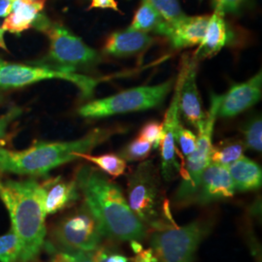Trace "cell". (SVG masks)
<instances>
[{"instance_id": "6da1fadb", "label": "cell", "mask_w": 262, "mask_h": 262, "mask_svg": "<svg viewBox=\"0 0 262 262\" xmlns=\"http://www.w3.org/2000/svg\"><path fill=\"white\" fill-rule=\"evenodd\" d=\"M74 180L84 204L101 225L105 238L113 242H126L142 241L147 237V227L131 211L122 188L102 171L83 165Z\"/></svg>"}, {"instance_id": "7a4b0ae2", "label": "cell", "mask_w": 262, "mask_h": 262, "mask_svg": "<svg viewBox=\"0 0 262 262\" xmlns=\"http://www.w3.org/2000/svg\"><path fill=\"white\" fill-rule=\"evenodd\" d=\"M0 199L6 207L11 228L21 244L19 262H33L46 242V213L41 184L36 180L0 179Z\"/></svg>"}, {"instance_id": "3957f363", "label": "cell", "mask_w": 262, "mask_h": 262, "mask_svg": "<svg viewBox=\"0 0 262 262\" xmlns=\"http://www.w3.org/2000/svg\"><path fill=\"white\" fill-rule=\"evenodd\" d=\"M120 128H95L85 136L66 142H39L23 150L0 148V172L44 176L50 171L75 161L78 154H88L120 132Z\"/></svg>"}, {"instance_id": "277c9868", "label": "cell", "mask_w": 262, "mask_h": 262, "mask_svg": "<svg viewBox=\"0 0 262 262\" xmlns=\"http://www.w3.org/2000/svg\"><path fill=\"white\" fill-rule=\"evenodd\" d=\"M127 203L147 229L159 231L178 226L171 216L159 169L151 160L141 162L128 176Z\"/></svg>"}, {"instance_id": "5b68a950", "label": "cell", "mask_w": 262, "mask_h": 262, "mask_svg": "<svg viewBox=\"0 0 262 262\" xmlns=\"http://www.w3.org/2000/svg\"><path fill=\"white\" fill-rule=\"evenodd\" d=\"M221 99L222 95L214 94L211 96V104L209 111L206 113L205 121L197 129L196 147L187 156L185 164L181 168L180 175L183 180L175 195V203L178 206H187L192 202H196L201 175L211 163L212 139Z\"/></svg>"}, {"instance_id": "8992f818", "label": "cell", "mask_w": 262, "mask_h": 262, "mask_svg": "<svg viewBox=\"0 0 262 262\" xmlns=\"http://www.w3.org/2000/svg\"><path fill=\"white\" fill-rule=\"evenodd\" d=\"M174 80L155 85H141L122 91L102 99L84 104L79 115L88 119H98L139 112L158 107L168 96L174 86Z\"/></svg>"}, {"instance_id": "52a82bcc", "label": "cell", "mask_w": 262, "mask_h": 262, "mask_svg": "<svg viewBox=\"0 0 262 262\" xmlns=\"http://www.w3.org/2000/svg\"><path fill=\"white\" fill-rule=\"evenodd\" d=\"M103 231L91 209L83 203L53 226L50 240L57 249L93 253L103 241Z\"/></svg>"}, {"instance_id": "ba28073f", "label": "cell", "mask_w": 262, "mask_h": 262, "mask_svg": "<svg viewBox=\"0 0 262 262\" xmlns=\"http://www.w3.org/2000/svg\"><path fill=\"white\" fill-rule=\"evenodd\" d=\"M210 229V222L197 220L182 227L155 231L150 236L151 249L159 262H192Z\"/></svg>"}, {"instance_id": "9c48e42d", "label": "cell", "mask_w": 262, "mask_h": 262, "mask_svg": "<svg viewBox=\"0 0 262 262\" xmlns=\"http://www.w3.org/2000/svg\"><path fill=\"white\" fill-rule=\"evenodd\" d=\"M42 31L47 34L50 41L47 61L51 66L49 67L75 72L78 68L96 64L99 61L98 53L63 26L49 21Z\"/></svg>"}, {"instance_id": "30bf717a", "label": "cell", "mask_w": 262, "mask_h": 262, "mask_svg": "<svg viewBox=\"0 0 262 262\" xmlns=\"http://www.w3.org/2000/svg\"><path fill=\"white\" fill-rule=\"evenodd\" d=\"M49 79H61L75 84L84 98L92 97L95 88L102 81L100 79L77 74L76 72L58 70L47 66H25L0 59L1 89L20 88Z\"/></svg>"}, {"instance_id": "8fae6325", "label": "cell", "mask_w": 262, "mask_h": 262, "mask_svg": "<svg viewBox=\"0 0 262 262\" xmlns=\"http://www.w3.org/2000/svg\"><path fill=\"white\" fill-rule=\"evenodd\" d=\"M183 73L180 69L178 79L175 82V90L171 103L169 105L164 122L162 123V139L160 142V155H161V174L166 181H172L177 178L181 173V164L177 159L176 148V130L180 122L179 112V95L182 84Z\"/></svg>"}, {"instance_id": "7c38bea8", "label": "cell", "mask_w": 262, "mask_h": 262, "mask_svg": "<svg viewBox=\"0 0 262 262\" xmlns=\"http://www.w3.org/2000/svg\"><path fill=\"white\" fill-rule=\"evenodd\" d=\"M196 64L192 57L184 56L181 66L183 77L179 95V112L187 123L198 129L205 121L206 113L202 109L197 88Z\"/></svg>"}, {"instance_id": "4fadbf2b", "label": "cell", "mask_w": 262, "mask_h": 262, "mask_svg": "<svg viewBox=\"0 0 262 262\" xmlns=\"http://www.w3.org/2000/svg\"><path fill=\"white\" fill-rule=\"evenodd\" d=\"M261 94L262 75L259 71L248 81L233 84L225 95H222L217 116L222 118L238 116L257 103Z\"/></svg>"}, {"instance_id": "5bb4252c", "label": "cell", "mask_w": 262, "mask_h": 262, "mask_svg": "<svg viewBox=\"0 0 262 262\" xmlns=\"http://www.w3.org/2000/svg\"><path fill=\"white\" fill-rule=\"evenodd\" d=\"M234 193V185L228 168L211 162L201 175L196 202L209 204L231 198Z\"/></svg>"}, {"instance_id": "9a60e30c", "label": "cell", "mask_w": 262, "mask_h": 262, "mask_svg": "<svg viewBox=\"0 0 262 262\" xmlns=\"http://www.w3.org/2000/svg\"><path fill=\"white\" fill-rule=\"evenodd\" d=\"M40 184L46 215H55L74 204L80 198V191L75 180L66 181L61 177H56L48 179Z\"/></svg>"}, {"instance_id": "2e32d148", "label": "cell", "mask_w": 262, "mask_h": 262, "mask_svg": "<svg viewBox=\"0 0 262 262\" xmlns=\"http://www.w3.org/2000/svg\"><path fill=\"white\" fill-rule=\"evenodd\" d=\"M154 41V38L148 33L128 28L109 35L103 51L109 56L118 57L135 56L150 48Z\"/></svg>"}, {"instance_id": "e0dca14e", "label": "cell", "mask_w": 262, "mask_h": 262, "mask_svg": "<svg viewBox=\"0 0 262 262\" xmlns=\"http://www.w3.org/2000/svg\"><path fill=\"white\" fill-rule=\"evenodd\" d=\"M210 16L184 17L177 23L169 25L167 38L176 49L199 45L205 35Z\"/></svg>"}, {"instance_id": "ac0fdd59", "label": "cell", "mask_w": 262, "mask_h": 262, "mask_svg": "<svg viewBox=\"0 0 262 262\" xmlns=\"http://www.w3.org/2000/svg\"><path fill=\"white\" fill-rule=\"evenodd\" d=\"M46 0H17L13 9L3 21L2 29L19 35L35 25L41 12L45 7Z\"/></svg>"}, {"instance_id": "d6986e66", "label": "cell", "mask_w": 262, "mask_h": 262, "mask_svg": "<svg viewBox=\"0 0 262 262\" xmlns=\"http://www.w3.org/2000/svg\"><path fill=\"white\" fill-rule=\"evenodd\" d=\"M227 27L225 24V15L214 12L208 21L205 35L199 44L192 59L200 61L217 55L227 42Z\"/></svg>"}, {"instance_id": "ffe728a7", "label": "cell", "mask_w": 262, "mask_h": 262, "mask_svg": "<svg viewBox=\"0 0 262 262\" xmlns=\"http://www.w3.org/2000/svg\"><path fill=\"white\" fill-rule=\"evenodd\" d=\"M227 168L233 181L235 190L246 192L256 190L261 187V168L252 159L243 156Z\"/></svg>"}, {"instance_id": "44dd1931", "label": "cell", "mask_w": 262, "mask_h": 262, "mask_svg": "<svg viewBox=\"0 0 262 262\" xmlns=\"http://www.w3.org/2000/svg\"><path fill=\"white\" fill-rule=\"evenodd\" d=\"M129 28L146 33L155 32L167 37L169 24L150 4L149 0H142L139 8L134 14Z\"/></svg>"}, {"instance_id": "7402d4cb", "label": "cell", "mask_w": 262, "mask_h": 262, "mask_svg": "<svg viewBox=\"0 0 262 262\" xmlns=\"http://www.w3.org/2000/svg\"><path fill=\"white\" fill-rule=\"evenodd\" d=\"M245 144L237 139H227L213 146L211 162L228 167L236 160L243 157Z\"/></svg>"}, {"instance_id": "603a6c76", "label": "cell", "mask_w": 262, "mask_h": 262, "mask_svg": "<svg viewBox=\"0 0 262 262\" xmlns=\"http://www.w3.org/2000/svg\"><path fill=\"white\" fill-rule=\"evenodd\" d=\"M78 159H86L90 162H93L100 171L105 174L117 178L122 176L126 169V161L121 158L120 155L116 154H106L101 156H93L90 154H78Z\"/></svg>"}, {"instance_id": "cb8c5ba5", "label": "cell", "mask_w": 262, "mask_h": 262, "mask_svg": "<svg viewBox=\"0 0 262 262\" xmlns=\"http://www.w3.org/2000/svg\"><path fill=\"white\" fill-rule=\"evenodd\" d=\"M21 244L19 236L10 228L5 234L0 235V262H19Z\"/></svg>"}, {"instance_id": "d4e9b609", "label": "cell", "mask_w": 262, "mask_h": 262, "mask_svg": "<svg viewBox=\"0 0 262 262\" xmlns=\"http://www.w3.org/2000/svg\"><path fill=\"white\" fill-rule=\"evenodd\" d=\"M169 25H173L187 15L183 12L179 0H149Z\"/></svg>"}, {"instance_id": "484cf974", "label": "cell", "mask_w": 262, "mask_h": 262, "mask_svg": "<svg viewBox=\"0 0 262 262\" xmlns=\"http://www.w3.org/2000/svg\"><path fill=\"white\" fill-rule=\"evenodd\" d=\"M151 148L152 145L150 143L137 137L122 149L120 156L125 161H140L149 157Z\"/></svg>"}, {"instance_id": "4316f807", "label": "cell", "mask_w": 262, "mask_h": 262, "mask_svg": "<svg viewBox=\"0 0 262 262\" xmlns=\"http://www.w3.org/2000/svg\"><path fill=\"white\" fill-rule=\"evenodd\" d=\"M44 247L50 254V262H94L90 253L57 249L48 242Z\"/></svg>"}, {"instance_id": "83f0119b", "label": "cell", "mask_w": 262, "mask_h": 262, "mask_svg": "<svg viewBox=\"0 0 262 262\" xmlns=\"http://www.w3.org/2000/svg\"><path fill=\"white\" fill-rule=\"evenodd\" d=\"M90 253L94 262H131L113 241L101 244L95 251Z\"/></svg>"}, {"instance_id": "f1b7e54d", "label": "cell", "mask_w": 262, "mask_h": 262, "mask_svg": "<svg viewBox=\"0 0 262 262\" xmlns=\"http://www.w3.org/2000/svg\"><path fill=\"white\" fill-rule=\"evenodd\" d=\"M245 146L249 149L260 152L262 149V121L256 117L248 122L244 128Z\"/></svg>"}, {"instance_id": "f546056e", "label": "cell", "mask_w": 262, "mask_h": 262, "mask_svg": "<svg viewBox=\"0 0 262 262\" xmlns=\"http://www.w3.org/2000/svg\"><path fill=\"white\" fill-rule=\"evenodd\" d=\"M197 136L182 123L179 124L176 130V144H178L185 157L189 156L196 147Z\"/></svg>"}, {"instance_id": "4dcf8cb0", "label": "cell", "mask_w": 262, "mask_h": 262, "mask_svg": "<svg viewBox=\"0 0 262 262\" xmlns=\"http://www.w3.org/2000/svg\"><path fill=\"white\" fill-rule=\"evenodd\" d=\"M139 137L150 143L152 148H159L162 139V123L157 121L147 122L141 128Z\"/></svg>"}, {"instance_id": "1f68e13d", "label": "cell", "mask_w": 262, "mask_h": 262, "mask_svg": "<svg viewBox=\"0 0 262 262\" xmlns=\"http://www.w3.org/2000/svg\"><path fill=\"white\" fill-rule=\"evenodd\" d=\"M244 0H213L215 12L225 15L226 13H235L242 6Z\"/></svg>"}, {"instance_id": "d6a6232c", "label": "cell", "mask_w": 262, "mask_h": 262, "mask_svg": "<svg viewBox=\"0 0 262 262\" xmlns=\"http://www.w3.org/2000/svg\"><path fill=\"white\" fill-rule=\"evenodd\" d=\"M94 8H101V9H112L116 12H121L116 0H92V3L88 10Z\"/></svg>"}, {"instance_id": "836d02e7", "label": "cell", "mask_w": 262, "mask_h": 262, "mask_svg": "<svg viewBox=\"0 0 262 262\" xmlns=\"http://www.w3.org/2000/svg\"><path fill=\"white\" fill-rule=\"evenodd\" d=\"M130 260L131 262H159V259L151 248L142 250L140 253H136L135 256Z\"/></svg>"}, {"instance_id": "e575fe53", "label": "cell", "mask_w": 262, "mask_h": 262, "mask_svg": "<svg viewBox=\"0 0 262 262\" xmlns=\"http://www.w3.org/2000/svg\"><path fill=\"white\" fill-rule=\"evenodd\" d=\"M14 2L11 0H0V18H6L13 9Z\"/></svg>"}, {"instance_id": "d590c367", "label": "cell", "mask_w": 262, "mask_h": 262, "mask_svg": "<svg viewBox=\"0 0 262 262\" xmlns=\"http://www.w3.org/2000/svg\"><path fill=\"white\" fill-rule=\"evenodd\" d=\"M15 115V113H10L8 115H6L5 117L1 118L0 119V138L4 135L5 130H6V127L9 123L10 120L13 118V116Z\"/></svg>"}, {"instance_id": "8d00e7d4", "label": "cell", "mask_w": 262, "mask_h": 262, "mask_svg": "<svg viewBox=\"0 0 262 262\" xmlns=\"http://www.w3.org/2000/svg\"><path fill=\"white\" fill-rule=\"evenodd\" d=\"M130 247L133 251V253H140L141 251L143 250V246L140 243V241H137V240H131L130 241Z\"/></svg>"}, {"instance_id": "74e56055", "label": "cell", "mask_w": 262, "mask_h": 262, "mask_svg": "<svg viewBox=\"0 0 262 262\" xmlns=\"http://www.w3.org/2000/svg\"><path fill=\"white\" fill-rule=\"evenodd\" d=\"M4 32H5V30L0 28V47L6 50V45L4 42Z\"/></svg>"}, {"instance_id": "f35d334b", "label": "cell", "mask_w": 262, "mask_h": 262, "mask_svg": "<svg viewBox=\"0 0 262 262\" xmlns=\"http://www.w3.org/2000/svg\"><path fill=\"white\" fill-rule=\"evenodd\" d=\"M11 1H13V2H15V1H17V0H11Z\"/></svg>"}]
</instances>
